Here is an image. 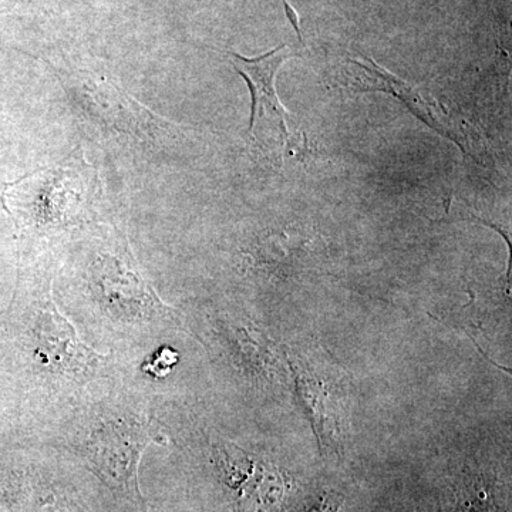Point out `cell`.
Listing matches in <instances>:
<instances>
[{
  "instance_id": "cell-1",
  "label": "cell",
  "mask_w": 512,
  "mask_h": 512,
  "mask_svg": "<svg viewBox=\"0 0 512 512\" xmlns=\"http://www.w3.org/2000/svg\"><path fill=\"white\" fill-rule=\"evenodd\" d=\"M100 192L99 174L76 148L56 167L45 168L9 184L6 205L13 214L39 228L73 224L82 218Z\"/></svg>"
},
{
  "instance_id": "cell-5",
  "label": "cell",
  "mask_w": 512,
  "mask_h": 512,
  "mask_svg": "<svg viewBox=\"0 0 512 512\" xmlns=\"http://www.w3.org/2000/svg\"><path fill=\"white\" fill-rule=\"evenodd\" d=\"M37 356L53 372L82 376L93 372L106 356L87 346L77 336L70 320L49 301L36 329Z\"/></svg>"
},
{
  "instance_id": "cell-8",
  "label": "cell",
  "mask_w": 512,
  "mask_h": 512,
  "mask_svg": "<svg viewBox=\"0 0 512 512\" xmlns=\"http://www.w3.org/2000/svg\"><path fill=\"white\" fill-rule=\"evenodd\" d=\"M340 505L335 498L323 497L308 512H339Z\"/></svg>"
},
{
  "instance_id": "cell-3",
  "label": "cell",
  "mask_w": 512,
  "mask_h": 512,
  "mask_svg": "<svg viewBox=\"0 0 512 512\" xmlns=\"http://www.w3.org/2000/svg\"><path fill=\"white\" fill-rule=\"evenodd\" d=\"M134 259L128 255L103 254L93 264V278L110 311L128 319H150L164 315L165 305L150 285L138 274Z\"/></svg>"
},
{
  "instance_id": "cell-7",
  "label": "cell",
  "mask_w": 512,
  "mask_h": 512,
  "mask_svg": "<svg viewBox=\"0 0 512 512\" xmlns=\"http://www.w3.org/2000/svg\"><path fill=\"white\" fill-rule=\"evenodd\" d=\"M178 360H180V355H178L177 350L170 348V346H163L148 357L143 365V372L156 377V379H163V377H167L173 372Z\"/></svg>"
},
{
  "instance_id": "cell-6",
  "label": "cell",
  "mask_w": 512,
  "mask_h": 512,
  "mask_svg": "<svg viewBox=\"0 0 512 512\" xmlns=\"http://www.w3.org/2000/svg\"><path fill=\"white\" fill-rule=\"evenodd\" d=\"M231 62L234 64L235 70L248 83L252 96L251 121H249V131L254 128L256 116L259 110L264 111L266 116H271L279 123L282 138H288V130H286L284 107L279 103L278 96L275 92V76L279 66L289 57L286 46L278 47L272 52L266 53L264 56L255 57V59H247V57L238 55V53H229Z\"/></svg>"
},
{
  "instance_id": "cell-4",
  "label": "cell",
  "mask_w": 512,
  "mask_h": 512,
  "mask_svg": "<svg viewBox=\"0 0 512 512\" xmlns=\"http://www.w3.org/2000/svg\"><path fill=\"white\" fill-rule=\"evenodd\" d=\"M217 460L242 512H272L281 503L284 485L274 468L235 446L217 447Z\"/></svg>"
},
{
  "instance_id": "cell-2",
  "label": "cell",
  "mask_w": 512,
  "mask_h": 512,
  "mask_svg": "<svg viewBox=\"0 0 512 512\" xmlns=\"http://www.w3.org/2000/svg\"><path fill=\"white\" fill-rule=\"evenodd\" d=\"M167 440L146 417H119L103 421L87 440V458L97 476L131 503L143 505L138 467L147 447L165 446Z\"/></svg>"
}]
</instances>
